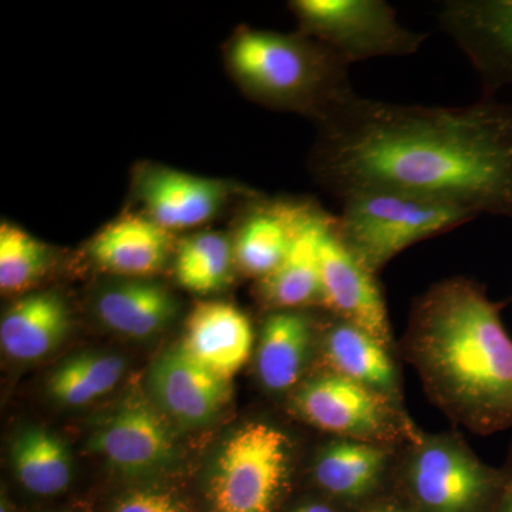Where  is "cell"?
<instances>
[{
    "instance_id": "cell-2",
    "label": "cell",
    "mask_w": 512,
    "mask_h": 512,
    "mask_svg": "<svg viewBox=\"0 0 512 512\" xmlns=\"http://www.w3.org/2000/svg\"><path fill=\"white\" fill-rule=\"evenodd\" d=\"M503 308L474 279H443L414 301L400 342L430 402L480 436L512 430V338Z\"/></svg>"
},
{
    "instance_id": "cell-24",
    "label": "cell",
    "mask_w": 512,
    "mask_h": 512,
    "mask_svg": "<svg viewBox=\"0 0 512 512\" xmlns=\"http://www.w3.org/2000/svg\"><path fill=\"white\" fill-rule=\"evenodd\" d=\"M126 370L123 357L109 353H80L69 357L47 382V390L55 402L67 407H80L111 392Z\"/></svg>"
},
{
    "instance_id": "cell-30",
    "label": "cell",
    "mask_w": 512,
    "mask_h": 512,
    "mask_svg": "<svg viewBox=\"0 0 512 512\" xmlns=\"http://www.w3.org/2000/svg\"><path fill=\"white\" fill-rule=\"evenodd\" d=\"M362 512H414L407 508L406 505L400 503L397 498H387L383 497L382 500L376 501L375 504L367 507L365 511Z\"/></svg>"
},
{
    "instance_id": "cell-17",
    "label": "cell",
    "mask_w": 512,
    "mask_h": 512,
    "mask_svg": "<svg viewBox=\"0 0 512 512\" xmlns=\"http://www.w3.org/2000/svg\"><path fill=\"white\" fill-rule=\"evenodd\" d=\"M318 208L311 202L292 201L255 207L242 221L232 242L239 271L258 281L271 274Z\"/></svg>"
},
{
    "instance_id": "cell-26",
    "label": "cell",
    "mask_w": 512,
    "mask_h": 512,
    "mask_svg": "<svg viewBox=\"0 0 512 512\" xmlns=\"http://www.w3.org/2000/svg\"><path fill=\"white\" fill-rule=\"evenodd\" d=\"M49 249L25 229L0 225V289L18 293L32 288L49 266Z\"/></svg>"
},
{
    "instance_id": "cell-8",
    "label": "cell",
    "mask_w": 512,
    "mask_h": 512,
    "mask_svg": "<svg viewBox=\"0 0 512 512\" xmlns=\"http://www.w3.org/2000/svg\"><path fill=\"white\" fill-rule=\"evenodd\" d=\"M291 9L305 35L349 64L416 55L429 37L402 25L384 0H295Z\"/></svg>"
},
{
    "instance_id": "cell-10",
    "label": "cell",
    "mask_w": 512,
    "mask_h": 512,
    "mask_svg": "<svg viewBox=\"0 0 512 512\" xmlns=\"http://www.w3.org/2000/svg\"><path fill=\"white\" fill-rule=\"evenodd\" d=\"M437 20L476 69L484 97L512 86V0H447Z\"/></svg>"
},
{
    "instance_id": "cell-3",
    "label": "cell",
    "mask_w": 512,
    "mask_h": 512,
    "mask_svg": "<svg viewBox=\"0 0 512 512\" xmlns=\"http://www.w3.org/2000/svg\"><path fill=\"white\" fill-rule=\"evenodd\" d=\"M227 56L235 79L256 100L312 114L322 124L357 96L350 64L305 33L244 29Z\"/></svg>"
},
{
    "instance_id": "cell-32",
    "label": "cell",
    "mask_w": 512,
    "mask_h": 512,
    "mask_svg": "<svg viewBox=\"0 0 512 512\" xmlns=\"http://www.w3.org/2000/svg\"><path fill=\"white\" fill-rule=\"evenodd\" d=\"M62 512H76V511H62Z\"/></svg>"
},
{
    "instance_id": "cell-6",
    "label": "cell",
    "mask_w": 512,
    "mask_h": 512,
    "mask_svg": "<svg viewBox=\"0 0 512 512\" xmlns=\"http://www.w3.org/2000/svg\"><path fill=\"white\" fill-rule=\"evenodd\" d=\"M293 443L269 421L242 424L225 440L205 487L207 512H278L292 484Z\"/></svg>"
},
{
    "instance_id": "cell-9",
    "label": "cell",
    "mask_w": 512,
    "mask_h": 512,
    "mask_svg": "<svg viewBox=\"0 0 512 512\" xmlns=\"http://www.w3.org/2000/svg\"><path fill=\"white\" fill-rule=\"evenodd\" d=\"M338 217L320 210L313 222L318 255L322 308L346 320L396 350L386 299L377 275L372 274L346 247L336 228Z\"/></svg>"
},
{
    "instance_id": "cell-12",
    "label": "cell",
    "mask_w": 512,
    "mask_h": 512,
    "mask_svg": "<svg viewBox=\"0 0 512 512\" xmlns=\"http://www.w3.org/2000/svg\"><path fill=\"white\" fill-rule=\"evenodd\" d=\"M90 448L130 477L163 470L173 461V431L158 407L134 399L111 413L90 437Z\"/></svg>"
},
{
    "instance_id": "cell-15",
    "label": "cell",
    "mask_w": 512,
    "mask_h": 512,
    "mask_svg": "<svg viewBox=\"0 0 512 512\" xmlns=\"http://www.w3.org/2000/svg\"><path fill=\"white\" fill-rule=\"evenodd\" d=\"M255 333L251 320L227 302H204L195 306L185 323L180 343L200 365L231 380L254 352Z\"/></svg>"
},
{
    "instance_id": "cell-27",
    "label": "cell",
    "mask_w": 512,
    "mask_h": 512,
    "mask_svg": "<svg viewBox=\"0 0 512 512\" xmlns=\"http://www.w3.org/2000/svg\"><path fill=\"white\" fill-rule=\"evenodd\" d=\"M109 512H192L174 491L163 487H137L114 498Z\"/></svg>"
},
{
    "instance_id": "cell-16",
    "label": "cell",
    "mask_w": 512,
    "mask_h": 512,
    "mask_svg": "<svg viewBox=\"0 0 512 512\" xmlns=\"http://www.w3.org/2000/svg\"><path fill=\"white\" fill-rule=\"evenodd\" d=\"M319 329L306 311L269 312L256 343L259 383L272 394L292 393L305 380Z\"/></svg>"
},
{
    "instance_id": "cell-29",
    "label": "cell",
    "mask_w": 512,
    "mask_h": 512,
    "mask_svg": "<svg viewBox=\"0 0 512 512\" xmlns=\"http://www.w3.org/2000/svg\"><path fill=\"white\" fill-rule=\"evenodd\" d=\"M288 512H353L349 508L343 507L329 498H311V500L302 501L296 504Z\"/></svg>"
},
{
    "instance_id": "cell-11",
    "label": "cell",
    "mask_w": 512,
    "mask_h": 512,
    "mask_svg": "<svg viewBox=\"0 0 512 512\" xmlns=\"http://www.w3.org/2000/svg\"><path fill=\"white\" fill-rule=\"evenodd\" d=\"M400 447L332 437L313 456L311 476L319 493L352 511L382 500L393 483Z\"/></svg>"
},
{
    "instance_id": "cell-20",
    "label": "cell",
    "mask_w": 512,
    "mask_h": 512,
    "mask_svg": "<svg viewBox=\"0 0 512 512\" xmlns=\"http://www.w3.org/2000/svg\"><path fill=\"white\" fill-rule=\"evenodd\" d=\"M69 326V311L57 293H32L3 315L0 346L12 359L32 362L53 352L66 338Z\"/></svg>"
},
{
    "instance_id": "cell-1",
    "label": "cell",
    "mask_w": 512,
    "mask_h": 512,
    "mask_svg": "<svg viewBox=\"0 0 512 512\" xmlns=\"http://www.w3.org/2000/svg\"><path fill=\"white\" fill-rule=\"evenodd\" d=\"M316 177L340 201L393 191L512 221V104L387 103L356 96L322 124Z\"/></svg>"
},
{
    "instance_id": "cell-25",
    "label": "cell",
    "mask_w": 512,
    "mask_h": 512,
    "mask_svg": "<svg viewBox=\"0 0 512 512\" xmlns=\"http://www.w3.org/2000/svg\"><path fill=\"white\" fill-rule=\"evenodd\" d=\"M234 266V244L220 232H201L181 242L175 278L187 291L207 295L231 282Z\"/></svg>"
},
{
    "instance_id": "cell-14",
    "label": "cell",
    "mask_w": 512,
    "mask_h": 512,
    "mask_svg": "<svg viewBox=\"0 0 512 512\" xmlns=\"http://www.w3.org/2000/svg\"><path fill=\"white\" fill-rule=\"evenodd\" d=\"M322 369L353 380L404 406L402 377L394 350L366 330L330 315L319 329Z\"/></svg>"
},
{
    "instance_id": "cell-4",
    "label": "cell",
    "mask_w": 512,
    "mask_h": 512,
    "mask_svg": "<svg viewBox=\"0 0 512 512\" xmlns=\"http://www.w3.org/2000/svg\"><path fill=\"white\" fill-rule=\"evenodd\" d=\"M503 473L456 431L419 433L400 447L393 487L414 512H493Z\"/></svg>"
},
{
    "instance_id": "cell-7",
    "label": "cell",
    "mask_w": 512,
    "mask_h": 512,
    "mask_svg": "<svg viewBox=\"0 0 512 512\" xmlns=\"http://www.w3.org/2000/svg\"><path fill=\"white\" fill-rule=\"evenodd\" d=\"M289 406L303 423L339 439L402 447L420 430L406 407L326 369L306 377Z\"/></svg>"
},
{
    "instance_id": "cell-19",
    "label": "cell",
    "mask_w": 512,
    "mask_h": 512,
    "mask_svg": "<svg viewBox=\"0 0 512 512\" xmlns=\"http://www.w3.org/2000/svg\"><path fill=\"white\" fill-rule=\"evenodd\" d=\"M170 247V231L150 217L126 215L101 229L89 249L96 264L106 271L143 278L163 266Z\"/></svg>"
},
{
    "instance_id": "cell-13",
    "label": "cell",
    "mask_w": 512,
    "mask_h": 512,
    "mask_svg": "<svg viewBox=\"0 0 512 512\" xmlns=\"http://www.w3.org/2000/svg\"><path fill=\"white\" fill-rule=\"evenodd\" d=\"M229 382L195 362L180 345L165 350L148 375L158 409L184 427L211 423L231 396Z\"/></svg>"
},
{
    "instance_id": "cell-31",
    "label": "cell",
    "mask_w": 512,
    "mask_h": 512,
    "mask_svg": "<svg viewBox=\"0 0 512 512\" xmlns=\"http://www.w3.org/2000/svg\"><path fill=\"white\" fill-rule=\"evenodd\" d=\"M0 512H13L12 503H10L8 495L2 494V504H0Z\"/></svg>"
},
{
    "instance_id": "cell-23",
    "label": "cell",
    "mask_w": 512,
    "mask_h": 512,
    "mask_svg": "<svg viewBox=\"0 0 512 512\" xmlns=\"http://www.w3.org/2000/svg\"><path fill=\"white\" fill-rule=\"evenodd\" d=\"M73 461L69 448L59 436L42 427L20 431L13 441L15 476L28 493L53 497L72 483Z\"/></svg>"
},
{
    "instance_id": "cell-5",
    "label": "cell",
    "mask_w": 512,
    "mask_h": 512,
    "mask_svg": "<svg viewBox=\"0 0 512 512\" xmlns=\"http://www.w3.org/2000/svg\"><path fill=\"white\" fill-rule=\"evenodd\" d=\"M342 204L336 220L339 237L375 275L407 248L477 218L457 205L403 192H356Z\"/></svg>"
},
{
    "instance_id": "cell-22",
    "label": "cell",
    "mask_w": 512,
    "mask_h": 512,
    "mask_svg": "<svg viewBox=\"0 0 512 512\" xmlns=\"http://www.w3.org/2000/svg\"><path fill=\"white\" fill-rule=\"evenodd\" d=\"M320 210L312 215L284 261L271 274L259 279L256 292L269 312L305 311L309 306L322 308V282L313 237V222Z\"/></svg>"
},
{
    "instance_id": "cell-21",
    "label": "cell",
    "mask_w": 512,
    "mask_h": 512,
    "mask_svg": "<svg viewBox=\"0 0 512 512\" xmlns=\"http://www.w3.org/2000/svg\"><path fill=\"white\" fill-rule=\"evenodd\" d=\"M96 312L110 330L127 338L146 339L171 322L177 302L163 285L134 278L103 289L97 296Z\"/></svg>"
},
{
    "instance_id": "cell-18",
    "label": "cell",
    "mask_w": 512,
    "mask_h": 512,
    "mask_svg": "<svg viewBox=\"0 0 512 512\" xmlns=\"http://www.w3.org/2000/svg\"><path fill=\"white\" fill-rule=\"evenodd\" d=\"M140 195L148 217L167 231L204 224L220 211L227 185L171 168H153L143 175Z\"/></svg>"
},
{
    "instance_id": "cell-28",
    "label": "cell",
    "mask_w": 512,
    "mask_h": 512,
    "mask_svg": "<svg viewBox=\"0 0 512 512\" xmlns=\"http://www.w3.org/2000/svg\"><path fill=\"white\" fill-rule=\"evenodd\" d=\"M501 473H503V483H501L500 494H498L493 512H512V441L507 460L501 467Z\"/></svg>"
}]
</instances>
